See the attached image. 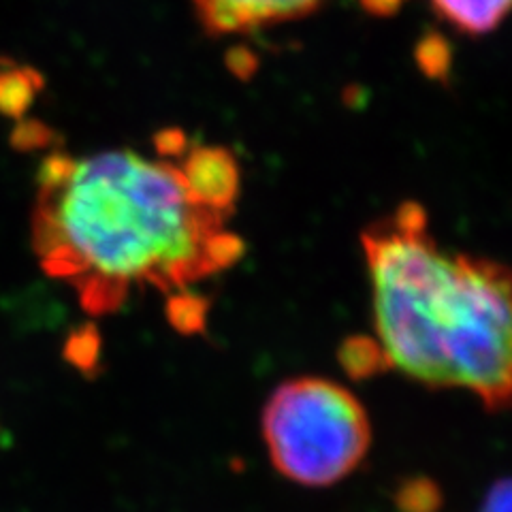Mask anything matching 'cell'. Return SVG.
<instances>
[{
  "label": "cell",
  "mask_w": 512,
  "mask_h": 512,
  "mask_svg": "<svg viewBox=\"0 0 512 512\" xmlns=\"http://www.w3.org/2000/svg\"><path fill=\"white\" fill-rule=\"evenodd\" d=\"M32 244L47 274L107 314L133 286L184 291L233 265L242 239L190 197L180 160L109 150L47 156L37 175Z\"/></svg>",
  "instance_id": "cell-1"
},
{
  "label": "cell",
  "mask_w": 512,
  "mask_h": 512,
  "mask_svg": "<svg viewBox=\"0 0 512 512\" xmlns=\"http://www.w3.org/2000/svg\"><path fill=\"white\" fill-rule=\"evenodd\" d=\"M378 342L391 367L434 389L510 399V271L438 248L421 205L404 203L361 235Z\"/></svg>",
  "instance_id": "cell-2"
},
{
  "label": "cell",
  "mask_w": 512,
  "mask_h": 512,
  "mask_svg": "<svg viewBox=\"0 0 512 512\" xmlns=\"http://www.w3.org/2000/svg\"><path fill=\"white\" fill-rule=\"evenodd\" d=\"M263 438L276 470L308 487H329L363 461L372 425L359 399L325 378L286 380L263 410Z\"/></svg>",
  "instance_id": "cell-3"
},
{
  "label": "cell",
  "mask_w": 512,
  "mask_h": 512,
  "mask_svg": "<svg viewBox=\"0 0 512 512\" xmlns=\"http://www.w3.org/2000/svg\"><path fill=\"white\" fill-rule=\"evenodd\" d=\"M327 0H190L201 26L216 37L248 35L314 13Z\"/></svg>",
  "instance_id": "cell-4"
},
{
  "label": "cell",
  "mask_w": 512,
  "mask_h": 512,
  "mask_svg": "<svg viewBox=\"0 0 512 512\" xmlns=\"http://www.w3.org/2000/svg\"><path fill=\"white\" fill-rule=\"evenodd\" d=\"M180 167L190 197L203 210L231 216L239 197V165L235 156L216 146L184 148Z\"/></svg>",
  "instance_id": "cell-5"
},
{
  "label": "cell",
  "mask_w": 512,
  "mask_h": 512,
  "mask_svg": "<svg viewBox=\"0 0 512 512\" xmlns=\"http://www.w3.org/2000/svg\"><path fill=\"white\" fill-rule=\"evenodd\" d=\"M431 7L466 35H489L506 18L510 0H429Z\"/></svg>",
  "instance_id": "cell-6"
},
{
  "label": "cell",
  "mask_w": 512,
  "mask_h": 512,
  "mask_svg": "<svg viewBox=\"0 0 512 512\" xmlns=\"http://www.w3.org/2000/svg\"><path fill=\"white\" fill-rule=\"evenodd\" d=\"M340 365L352 378H370L391 370V363L384 355L378 340L365 338V335H352L340 346Z\"/></svg>",
  "instance_id": "cell-7"
},
{
  "label": "cell",
  "mask_w": 512,
  "mask_h": 512,
  "mask_svg": "<svg viewBox=\"0 0 512 512\" xmlns=\"http://www.w3.org/2000/svg\"><path fill=\"white\" fill-rule=\"evenodd\" d=\"M395 504L402 512H438L442 491L431 478H410L399 485Z\"/></svg>",
  "instance_id": "cell-8"
},
{
  "label": "cell",
  "mask_w": 512,
  "mask_h": 512,
  "mask_svg": "<svg viewBox=\"0 0 512 512\" xmlns=\"http://www.w3.org/2000/svg\"><path fill=\"white\" fill-rule=\"evenodd\" d=\"M207 303L205 299L178 291L169 299V320L171 325L182 333H197L205 325Z\"/></svg>",
  "instance_id": "cell-9"
},
{
  "label": "cell",
  "mask_w": 512,
  "mask_h": 512,
  "mask_svg": "<svg viewBox=\"0 0 512 512\" xmlns=\"http://www.w3.org/2000/svg\"><path fill=\"white\" fill-rule=\"evenodd\" d=\"M99 357V335L92 329L75 331L67 342V359L82 372H90Z\"/></svg>",
  "instance_id": "cell-10"
},
{
  "label": "cell",
  "mask_w": 512,
  "mask_h": 512,
  "mask_svg": "<svg viewBox=\"0 0 512 512\" xmlns=\"http://www.w3.org/2000/svg\"><path fill=\"white\" fill-rule=\"evenodd\" d=\"M510 498V480L500 478L498 483L491 485L480 512H510Z\"/></svg>",
  "instance_id": "cell-11"
},
{
  "label": "cell",
  "mask_w": 512,
  "mask_h": 512,
  "mask_svg": "<svg viewBox=\"0 0 512 512\" xmlns=\"http://www.w3.org/2000/svg\"><path fill=\"white\" fill-rule=\"evenodd\" d=\"M404 3L406 0H361L363 9L376 15V18H387V15H393Z\"/></svg>",
  "instance_id": "cell-12"
}]
</instances>
